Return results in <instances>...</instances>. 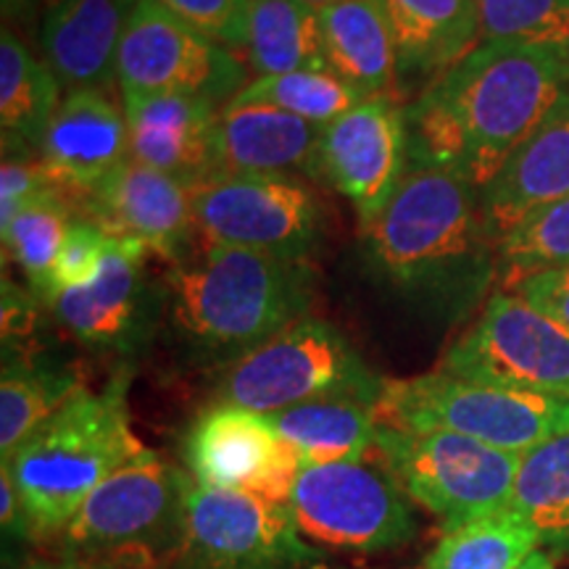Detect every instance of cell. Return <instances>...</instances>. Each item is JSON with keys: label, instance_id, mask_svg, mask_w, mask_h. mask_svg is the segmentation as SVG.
I'll list each match as a JSON object with an SVG mask.
<instances>
[{"label": "cell", "instance_id": "cell-9", "mask_svg": "<svg viewBox=\"0 0 569 569\" xmlns=\"http://www.w3.org/2000/svg\"><path fill=\"white\" fill-rule=\"evenodd\" d=\"M288 511L311 543L353 553H382L417 538L409 496L377 461L306 465Z\"/></svg>", "mask_w": 569, "mask_h": 569}, {"label": "cell", "instance_id": "cell-37", "mask_svg": "<svg viewBox=\"0 0 569 569\" xmlns=\"http://www.w3.org/2000/svg\"><path fill=\"white\" fill-rule=\"evenodd\" d=\"M61 190L48 174L40 153L3 151L0 163V230L11 224V219L38 198Z\"/></svg>", "mask_w": 569, "mask_h": 569}, {"label": "cell", "instance_id": "cell-20", "mask_svg": "<svg viewBox=\"0 0 569 569\" xmlns=\"http://www.w3.org/2000/svg\"><path fill=\"white\" fill-rule=\"evenodd\" d=\"M130 159L193 188L217 174V122L222 106L209 98L163 92L127 101Z\"/></svg>", "mask_w": 569, "mask_h": 569}, {"label": "cell", "instance_id": "cell-40", "mask_svg": "<svg viewBox=\"0 0 569 569\" xmlns=\"http://www.w3.org/2000/svg\"><path fill=\"white\" fill-rule=\"evenodd\" d=\"M19 569H167L151 553L119 551V553H90V557H69L56 553L51 559H34Z\"/></svg>", "mask_w": 569, "mask_h": 569}, {"label": "cell", "instance_id": "cell-26", "mask_svg": "<svg viewBox=\"0 0 569 569\" xmlns=\"http://www.w3.org/2000/svg\"><path fill=\"white\" fill-rule=\"evenodd\" d=\"M61 82L46 59L3 24L0 34V130L3 151L40 153L48 127L61 106Z\"/></svg>", "mask_w": 569, "mask_h": 569}, {"label": "cell", "instance_id": "cell-16", "mask_svg": "<svg viewBox=\"0 0 569 569\" xmlns=\"http://www.w3.org/2000/svg\"><path fill=\"white\" fill-rule=\"evenodd\" d=\"M407 169V106L398 98H367L325 127L309 177L343 196L367 224L386 209Z\"/></svg>", "mask_w": 569, "mask_h": 569}, {"label": "cell", "instance_id": "cell-21", "mask_svg": "<svg viewBox=\"0 0 569 569\" xmlns=\"http://www.w3.org/2000/svg\"><path fill=\"white\" fill-rule=\"evenodd\" d=\"M569 196V92L528 140L509 156L501 172L480 190L482 217L493 240L515 230L525 217Z\"/></svg>", "mask_w": 569, "mask_h": 569}, {"label": "cell", "instance_id": "cell-27", "mask_svg": "<svg viewBox=\"0 0 569 569\" xmlns=\"http://www.w3.org/2000/svg\"><path fill=\"white\" fill-rule=\"evenodd\" d=\"M84 386L74 369L27 348H3L0 372V457L11 453Z\"/></svg>", "mask_w": 569, "mask_h": 569}, {"label": "cell", "instance_id": "cell-17", "mask_svg": "<svg viewBox=\"0 0 569 569\" xmlns=\"http://www.w3.org/2000/svg\"><path fill=\"white\" fill-rule=\"evenodd\" d=\"M80 209L106 234L140 240L163 264L184 259L198 240L188 184L132 159L84 198Z\"/></svg>", "mask_w": 569, "mask_h": 569}, {"label": "cell", "instance_id": "cell-44", "mask_svg": "<svg viewBox=\"0 0 569 569\" xmlns=\"http://www.w3.org/2000/svg\"><path fill=\"white\" fill-rule=\"evenodd\" d=\"M243 3H246V6H248V3H251V0H243Z\"/></svg>", "mask_w": 569, "mask_h": 569}, {"label": "cell", "instance_id": "cell-18", "mask_svg": "<svg viewBox=\"0 0 569 569\" xmlns=\"http://www.w3.org/2000/svg\"><path fill=\"white\" fill-rule=\"evenodd\" d=\"M40 159L53 182L80 206L130 161L124 103L103 90H71L56 111Z\"/></svg>", "mask_w": 569, "mask_h": 569}, {"label": "cell", "instance_id": "cell-39", "mask_svg": "<svg viewBox=\"0 0 569 569\" xmlns=\"http://www.w3.org/2000/svg\"><path fill=\"white\" fill-rule=\"evenodd\" d=\"M34 293H24L17 284L3 277L0 290V327H3V348H19L32 338L34 330Z\"/></svg>", "mask_w": 569, "mask_h": 569}, {"label": "cell", "instance_id": "cell-43", "mask_svg": "<svg viewBox=\"0 0 569 569\" xmlns=\"http://www.w3.org/2000/svg\"><path fill=\"white\" fill-rule=\"evenodd\" d=\"M306 6H311L315 11H322V9H330V6L336 3H343V0H303Z\"/></svg>", "mask_w": 569, "mask_h": 569}, {"label": "cell", "instance_id": "cell-6", "mask_svg": "<svg viewBox=\"0 0 569 569\" xmlns=\"http://www.w3.org/2000/svg\"><path fill=\"white\" fill-rule=\"evenodd\" d=\"M375 409L380 425L453 432L517 457L569 430V401L486 386L443 369L386 380Z\"/></svg>", "mask_w": 569, "mask_h": 569}, {"label": "cell", "instance_id": "cell-12", "mask_svg": "<svg viewBox=\"0 0 569 569\" xmlns=\"http://www.w3.org/2000/svg\"><path fill=\"white\" fill-rule=\"evenodd\" d=\"M246 71V63L219 42L153 0H138L117 53L119 101L184 92L224 109L243 90Z\"/></svg>", "mask_w": 569, "mask_h": 569}, {"label": "cell", "instance_id": "cell-22", "mask_svg": "<svg viewBox=\"0 0 569 569\" xmlns=\"http://www.w3.org/2000/svg\"><path fill=\"white\" fill-rule=\"evenodd\" d=\"M398 48L401 90L427 88L482 46L475 0H380Z\"/></svg>", "mask_w": 569, "mask_h": 569}, {"label": "cell", "instance_id": "cell-1", "mask_svg": "<svg viewBox=\"0 0 569 569\" xmlns=\"http://www.w3.org/2000/svg\"><path fill=\"white\" fill-rule=\"evenodd\" d=\"M359 251L372 280L432 325H457L498 282V243L482 217L480 190L440 167L409 163Z\"/></svg>", "mask_w": 569, "mask_h": 569}, {"label": "cell", "instance_id": "cell-42", "mask_svg": "<svg viewBox=\"0 0 569 569\" xmlns=\"http://www.w3.org/2000/svg\"><path fill=\"white\" fill-rule=\"evenodd\" d=\"M517 569H557V567H553V559H551L549 551L536 549Z\"/></svg>", "mask_w": 569, "mask_h": 569}, {"label": "cell", "instance_id": "cell-14", "mask_svg": "<svg viewBox=\"0 0 569 569\" xmlns=\"http://www.w3.org/2000/svg\"><path fill=\"white\" fill-rule=\"evenodd\" d=\"M151 251L132 238L109 234L96 277L63 290L46 306L77 343L117 359H138L167 315L163 282L148 269Z\"/></svg>", "mask_w": 569, "mask_h": 569}, {"label": "cell", "instance_id": "cell-35", "mask_svg": "<svg viewBox=\"0 0 569 569\" xmlns=\"http://www.w3.org/2000/svg\"><path fill=\"white\" fill-rule=\"evenodd\" d=\"M219 46L243 56L248 6L243 0H153Z\"/></svg>", "mask_w": 569, "mask_h": 569}, {"label": "cell", "instance_id": "cell-7", "mask_svg": "<svg viewBox=\"0 0 569 569\" xmlns=\"http://www.w3.org/2000/svg\"><path fill=\"white\" fill-rule=\"evenodd\" d=\"M372 457L446 530L507 509L522 459L453 432L393 425L377 427Z\"/></svg>", "mask_w": 569, "mask_h": 569}, {"label": "cell", "instance_id": "cell-33", "mask_svg": "<svg viewBox=\"0 0 569 569\" xmlns=\"http://www.w3.org/2000/svg\"><path fill=\"white\" fill-rule=\"evenodd\" d=\"M559 267H569V196L532 211L498 240V288Z\"/></svg>", "mask_w": 569, "mask_h": 569}, {"label": "cell", "instance_id": "cell-32", "mask_svg": "<svg viewBox=\"0 0 569 569\" xmlns=\"http://www.w3.org/2000/svg\"><path fill=\"white\" fill-rule=\"evenodd\" d=\"M361 101L365 98L340 80L336 71L303 69L246 82L227 106H269L311 124L327 127Z\"/></svg>", "mask_w": 569, "mask_h": 569}, {"label": "cell", "instance_id": "cell-5", "mask_svg": "<svg viewBox=\"0 0 569 569\" xmlns=\"http://www.w3.org/2000/svg\"><path fill=\"white\" fill-rule=\"evenodd\" d=\"M386 377L361 359L343 332L322 317H303L234 365L219 369L213 403H232L259 415L317 398L351 396L380 401Z\"/></svg>", "mask_w": 569, "mask_h": 569}, {"label": "cell", "instance_id": "cell-23", "mask_svg": "<svg viewBox=\"0 0 569 569\" xmlns=\"http://www.w3.org/2000/svg\"><path fill=\"white\" fill-rule=\"evenodd\" d=\"M325 127L269 106H224L217 122V174H311Z\"/></svg>", "mask_w": 569, "mask_h": 569}, {"label": "cell", "instance_id": "cell-29", "mask_svg": "<svg viewBox=\"0 0 569 569\" xmlns=\"http://www.w3.org/2000/svg\"><path fill=\"white\" fill-rule=\"evenodd\" d=\"M507 509L536 532L543 551L569 557V430L522 453Z\"/></svg>", "mask_w": 569, "mask_h": 569}, {"label": "cell", "instance_id": "cell-15", "mask_svg": "<svg viewBox=\"0 0 569 569\" xmlns=\"http://www.w3.org/2000/svg\"><path fill=\"white\" fill-rule=\"evenodd\" d=\"M182 461L198 486L238 490L274 507H288L301 472V459L264 415L213 401L184 432Z\"/></svg>", "mask_w": 569, "mask_h": 569}, {"label": "cell", "instance_id": "cell-28", "mask_svg": "<svg viewBox=\"0 0 569 569\" xmlns=\"http://www.w3.org/2000/svg\"><path fill=\"white\" fill-rule=\"evenodd\" d=\"M243 59L253 80L303 69H330L319 13L303 0H251Z\"/></svg>", "mask_w": 569, "mask_h": 569}, {"label": "cell", "instance_id": "cell-11", "mask_svg": "<svg viewBox=\"0 0 569 569\" xmlns=\"http://www.w3.org/2000/svg\"><path fill=\"white\" fill-rule=\"evenodd\" d=\"M196 238L203 246L306 259L319 248L325 213L296 177L213 174L190 188Z\"/></svg>", "mask_w": 569, "mask_h": 569}, {"label": "cell", "instance_id": "cell-3", "mask_svg": "<svg viewBox=\"0 0 569 569\" xmlns=\"http://www.w3.org/2000/svg\"><path fill=\"white\" fill-rule=\"evenodd\" d=\"M167 319L193 365L224 369L309 317L315 274L306 259L201 246L163 269Z\"/></svg>", "mask_w": 569, "mask_h": 569}, {"label": "cell", "instance_id": "cell-31", "mask_svg": "<svg viewBox=\"0 0 569 569\" xmlns=\"http://www.w3.org/2000/svg\"><path fill=\"white\" fill-rule=\"evenodd\" d=\"M538 546L536 532L503 509L446 530L419 569H517Z\"/></svg>", "mask_w": 569, "mask_h": 569}, {"label": "cell", "instance_id": "cell-2", "mask_svg": "<svg viewBox=\"0 0 569 569\" xmlns=\"http://www.w3.org/2000/svg\"><path fill=\"white\" fill-rule=\"evenodd\" d=\"M567 92V51L482 42L407 106L409 163L448 169L486 190Z\"/></svg>", "mask_w": 569, "mask_h": 569}, {"label": "cell", "instance_id": "cell-25", "mask_svg": "<svg viewBox=\"0 0 569 569\" xmlns=\"http://www.w3.org/2000/svg\"><path fill=\"white\" fill-rule=\"evenodd\" d=\"M277 438L306 465L365 461L375 451L380 419L365 398L336 396L298 403L267 417Z\"/></svg>", "mask_w": 569, "mask_h": 569}, {"label": "cell", "instance_id": "cell-13", "mask_svg": "<svg viewBox=\"0 0 569 569\" xmlns=\"http://www.w3.org/2000/svg\"><path fill=\"white\" fill-rule=\"evenodd\" d=\"M317 559L288 507L190 478L180 549L169 569H309Z\"/></svg>", "mask_w": 569, "mask_h": 569}, {"label": "cell", "instance_id": "cell-10", "mask_svg": "<svg viewBox=\"0 0 569 569\" xmlns=\"http://www.w3.org/2000/svg\"><path fill=\"white\" fill-rule=\"evenodd\" d=\"M438 369L486 386L569 401V332L517 293L498 288Z\"/></svg>", "mask_w": 569, "mask_h": 569}, {"label": "cell", "instance_id": "cell-8", "mask_svg": "<svg viewBox=\"0 0 569 569\" xmlns=\"http://www.w3.org/2000/svg\"><path fill=\"white\" fill-rule=\"evenodd\" d=\"M188 486V472L146 451L84 498L80 511L56 538L59 553L142 551L169 569L180 549Z\"/></svg>", "mask_w": 569, "mask_h": 569}, {"label": "cell", "instance_id": "cell-24", "mask_svg": "<svg viewBox=\"0 0 569 569\" xmlns=\"http://www.w3.org/2000/svg\"><path fill=\"white\" fill-rule=\"evenodd\" d=\"M319 13L327 67L361 98H401L398 48L380 0H343Z\"/></svg>", "mask_w": 569, "mask_h": 569}, {"label": "cell", "instance_id": "cell-30", "mask_svg": "<svg viewBox=\"0 0 569 569\" xmlns=\"http://www.w3.org/2000/svg\"><path fill=\"white\" fill-rule=\"evenodd\" d=\"M74 198H69L63 190L48 193L24 206L11 224L0 230L3 240V261H13L24 274L30 293L40 301L48 298L51 288V274L59 253L67 240L69 227L74 222Z\"/></svg>", "mask_w": 569, "mask_h": 569}, {"label": "cell", "instance_id": "cell-34", "mask_svg": "<svg viewBox=\"0 0 569 569\" xmlns=\"http://www.w3.org/2000/svg\"><path fill=\"white\" fill-rule=\"evenodd\" d=\"M482 42L557 48L569 53V0H475Z\"/></svg>", "mask_w": 569, "mask_h": 569}, {"label": "cell", "instance_id": "cell-19", "mask_svg": "<svg viewBox=\"0 0 569 569\" xmlns=\"http://www.w3.org/2000/svg\"><path fill=\"white\" fill-rule=\"evenodd\" d=\"M138 0H42L38 40L61 88L117 92V53Z\"/></svg>", "mask_w": 569, "mask_h": 569}, {"label": "cell", "instance_id": "cell-38", "mask_svg": "<svg viewBox=\"0 0 569 569\" xmlns=\"http://www.w3.org/2000/svg\"><path fill=\"white\" fill-rule=\"evenodd\" d=\"M507 290L517 293L532 309H538L540 315L553 319V322L569 332V267L528 274Z\"/></svg>", "mask_w": 569, "mask_h": 569}, {"label": "cell", "instance_id": "cell-41", "mask_svg": "<svg viewBox=\"0 0 569 569\" xmlns=\"http://www.w3.org/2000/svg\"><path fill=\"white\" fill-rule=\"evenodd\" d=\"M40 6L42 0H0V9H3V24L19 32L30 30L32 21L40 19Z\"/></svg>", "mask_w": 569, "mask_h": 569}, {"label": "cell", "instance_id": "cell-4", "mask_svg": "<svg viewBox=\"0 0 569 569\" xmlns=\"http://www.w3.org/2000/svg\"><path fill=\"white\" fill-rule=\"evenodd\" d=\"M127 382L117 375L103 390L82 388L3 461L34 540L59 538L92 490L148 451L132 430Z\"/></svg>", "mask_w": 569, "mask_h": 569}, {"label": "cell", "instance_id": "cell-36", "mask_svg": "<svg viewBox=\"0 0 569 569\" xmlns=\"http://www.w3.org/2000/svg\"><path fill=\"white\" fill-rule=\"evenodd\" d=\"M106 243H109V234L92 222V219L82 217V213L74 217L67 240H63L59 261H56L53 267L48 298L42 303H48L53 296L63 293V290L88 284L92 277H96L98 267H101Z\"/></svg>", "mask_w": 569, "mask_h": 569}]
</instances>
